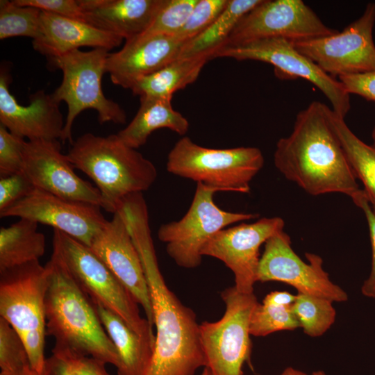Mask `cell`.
Wrapping results in <instances>:
<instances>
[{
	"label": "cell",
	"mask_w": 375,
	"mask_h": 375,
	"mask_svg": "<svg viewBox=\"0 0 375 375\" xmlns=\"http://www.w3.org/2000/svg\"><path fill=\"white\" fill-rule=\"evenodd\" d=\"M101 208L34 188L26 197L0 211V217H17L49 226L90 247L108 222Z\"/></svg>",
	"instance_id": "cell-16"
},
{
	"label": "cell",
	"mask_w": 375,
	"mask_h": 375,
	"mask_svg": "<svg viewBox=\"0 0 375 375\" xmlns=\"http://www.w3.org/2000/svg\"><path fill=\"white\" fill-rule=\"evenodd\" d=\"M26 142L0 124V177L23 172Z\"/></svg>",
	"instance_id": "cell-36"
},
{
	"label": "cell",
	"mask_w": 375,
	"mask_h": 375,
	"mask_svg": "<svg viewBox=\"0 0 375 375\" xmlns=\"http://www.w3.org/2000/svg\"><path fill=\"white\" fill-rule=\"evenodd\" d=\"M140 106L131 122L117 133L128 146L137 149L159 128H168L180 135L189 129L188 119L172 105V98L140 97Z\"/></svg>",
	"instance_id": "cell-24"
},
{
	"label": "cell",
	"mask_w": 375,
	"mask_h": 375,
	"mask_svg": "<svg viewBox=\"0 0 375 375\" xmlns=\"http://www.w3.org/2000/svg\"><path fill=\"white\" fill-rule=\"evenodd\" d=\"M16 5L31 6L49 13L83 22L78 1L75 0H12Z\"/></svg>",
	"instance_id": "cell-39"
},
{
	"label": "cell",
	"mask_w": 375,
	"mask_h": 375,
	"mask_svg": "<svg viewBox=\"0 0 375 375\" xmlns=\"http://www.w3.org/2000/svg\"><path fill=\"white\" fill-rule=\"evenodd\" d=\"M305 262L294 252L290 236L283 231L265 243L260 258L257 281H277L294 287L297 293L326 298L333 302L347 301V293L333 283L317 254L306 253Z\"/></svg>",
	"instance_id": "cell-14"
},
{
	"label": "cell",
	"mask_w": 375,
	"mask_h": 375,
	"mask_svg": "<svg viewBox=\"0 0 375 375\" xmlns=\"http://www.w3.org/2000/svg\"><path fill=\"white\" fill-rule=\"evenodd\" d=\"M356 206L360 208L366 217L372 246L371 270L367 278L361 286L362 294L368 298L375 299V213L373 212L363 190L352 199Z\"/></svg>",
	"instance_id": "cell-38"
},
{
	"label": "cell",
	"mask_w": 375,
	"mask_h": 375,
	"mask_svg": "<svg viewBox=\"0 0 375 375\" xmlns=\"http://www.w3.org/2000/svg\"><path fill=\"white\" fill-rule=\"evenodd\" d=\"M338 31L326 26L301 0H262L239 20L223 46L269 38L295 42L331 35Z\"/></svg>",
	"instance_id": "cell-12"
},
{
	"label": "cell",
	"mask_w": 375,
	"mask_h": 375,
	"mask_svg": "<svg viewBox=\"0 0 375 375\" xmlns=\"http://www.w3.org/2000/svg\"><path fill=\"white\" fill-rule=\"evenodd\" d=\"M128 227L149 288L156 330L147 375H194L206 365L196 314L165 283L158 265L149 219L136 217Z\"/></svg>",
	"instance_id": "cell-1"
},
{
	"label": "cell",
	"mask_w": 375,
	"mask_h": 375,
	"mask_svg": "<svg viewBox=\"0 0 375 375\" xmlns=\"http://www.w3.org/2000/svg\"><path fill=\"white\" fill-rule=\"evenodd\" d=\"M90 249L140 305L154 326L149 288L138 251L122 215L117 211L92 240Z\"/></svg>",
	"instance_id": "cell-18"
},
{
	"label": "cell",
	"mask_w": 375,
	"mask_h": 375,
	"mask_svg": "<svg viewBox=\"0 0 375 375\" xmlns=\"http://www.w3.org/2000/svg\"><path fill=\"white\" fill-rule=\"evenodd\" d=\"M262 0H228L224 10L204 31L186 42L178 58L212 53L226 42L239 20Z\"/></svg>",
	"instance_id": "cell-28"
},
{
	"label": "cell",
	"mask_w": 375,
	"mask_h": 375,
	"mask_svg": "<svg viewBox=\"0 0 375 375\" xmlns=\"http://www.w3.org/2000/svg\"><path fill=\"white\" fill-rule=\"evenodd\" d=\"M329 125L340 141L355 177L361 181L363 191L375 213V149L365 144L348 127L344 118L326 106Z\"/></svg>",
	"instance_id": "cell-27"
},
{
	"label": "cell",
	"mask_w": 375,
	"mask_h": 375,
	"mask_svg": "<svg viewBox=\"0 0 375 375\" xmlns=\"http://www.w3.org/2000/svg\"><path fill=\"white\" fill-rule=\"evenodd\" d=\"M296 295L286 291H274L267 294L262 301L278 306H291L294 302Z\"/></svg>",
	"instance_id": "cell-41"
},
{
	"label": "cell",
	"mask_w": 375,
	"mask_h": 375,
	"mask_svg": "<svg viewBox=\"0 0 375 375\" xmlns=\"http://www.w3.org/2000/svg\"><path fill=\"white\" fill-rule=\"evenodd\" d=\"M292 306H278L265 301L258 303L251 318V335L265 337L277 331H293L299 328V324Z\"/></svg>",
	"instance_id": "cell-31"
},
{
	"label": "cell",
	"mask_w": 375,
	"mask_h": 375,
	"mask_svg": "<svg viewBox=\"0 0 375 375\" xmlns=\"http://www.w3.org/2000/svg\"><path fill=\"white\" fill-rule=\"evenodd\" d=\"M24 372H21V373H12V372H6L1 371L0 375H24Z\"/></svg>",
	"instance_id": "cell-44"
},
{
	"label": "cell",
	"mask_w": 375,
	"mask_h": 375,
	"mask_svg": "<svg viewBox=\"0 0 375 375\" xmlns=\"http://www.w3.org/2000/svg\"><path fill=\"white\" fill-rule=\"evenodd\" d=\"M284 226L282 218L272 217L225 228L207 242L201 255L223 262L234 274L235 288L242 293H253L258 282L260 247Z\"/></svg>",
	"instance_id": "cell-15"
},
{
	"label": "cell",
	"mask_w": 375,
	"mask_h": 375,
	"mask_svg": "<svg viewBox=\"0 0 375 375\" xmlns=\"http://www.w3.org/2000/svg\"><path fill=\"white\" fill-rule=\"evenodd\" d=\"M106 365L90 356L52 349L43 375H110Z\"/></svg>",
	"instance_id": "cell-32"
},
{
	"label": "cell",
	"mask_w": 375,
	"mask_h": 375,
	"mask_svg": "<svg viewBox=\"0 0 375 375\" xmlns=\"http://www.w3.org/2000/svg\"><path fill=\"white\" fill-rule=\"evenodd\" d=\"M49 271L39 261L0 272V317L22 338L31 367L43 375Z\"/></svg>",
	"instance_id": "cell-5"
},
{
	"label": "cell",
	"mask_w": 375,
	"mask_h": 375,
	"mask_svg": "<svg viewBox=\"0 0 375 375\" xmlns=\"http://www.w3.org/2000/svg\"><path fill=\"white\" fill-rule=\"evenodd\" d=\"M91 301L117 350V375H147L154 344L135 332L118 315L99 302Z\"/></svg>",
	"instance_id": "cell-23"
},
{
	"label": "cell",
	"mask_w": 375,
	"mask_h": 375,
	"mask_svg": "<svg viewBox=\"0 0 375 375\" xmlns=\"http://www.w3.org/2000/svg\"><path fill=\"white\" fill-rule=\"evenodd\" d=\"M372 147L375 149V126L374 127L372 132Z\"/></svg>",
	"instance_id": "cell-45"
},
{
	"label": "cell",
	"mask_w": 375,
	"mask_h": 375,
	"mask_svg": "<svg viewBox=\"0 0 375 375\" xmlns=\"http://www.w3.org/2000/svg\"><path fill=\"white\" fill-rule=\"evenodd\" d=\"M330 299L297 293L292 306L299 327L307 335H323L334 324L336 311Z\"/></svg>",
	"instance_id": "cell-29"
},
{
	"label": "cell",
	"mask_w": 375,
	"mask_h": 375,
	"mask_svg": "<svg viewBox=\"0 0 375 375\" xmlns=\"http://www.w3.org/2000/svg\"><path fill=\"white\" fill-rule=\"evenodd\" d=\"M228 3V0H199L176 36L185 42L197 36L219 17Z\"/></svg>",
	"instance_id": "cell-35"
},
{
	"label": "cell",
	"mask_w": 375,
	"mask_h": 375,
	"mask_svg": "<svg viewBox=\"0 0 375 375\" xmlns=\"http://www.w3.org/2000/svg\"><path fill=\"white\" fill-rule=\"evenodd\" d=\"M34 188L24 172L0 177V211L26 197Z\"/></svg>",
	"instance_id": "cell-37"
},
{
	"label": "cell",
	"mask_w": 375,
	"mask_h": 375,
	"mask_svg": "<svg viewBox=\"0 0 375 375\" xmlns=\"http://www.w3.org/2000/svg\"><path fill=\"white\" fill-rule=\"evenodd\" d=\"M109 51L92 49L84 51L76 49L49 58L51 63L62 72L60 85L51 93L58 102L67 105L61 141L73 143L72 128L76 117L83 110L92 109L98 114L100 124H124L126 114L117 102L108 99L101 88Z\"/></svg>",
	"instance_id": "cell-8"
},
{
	"label": "cell",
	"mask_w": 375,
	"mask_h": 375,
	"mask_svg": "<svg viewBox=\"0 0 375 375\" xmlns=\"http://www.w3.org/2000/svg\"><path fill=\"white\" fill-rule=\"evenodd\" d=\"M264 162L262 153L257 147L208 148L183 136L169 151L166 167L175 176L218 192L248 194L251 181Z\"/></svg>",
	"instance_id": "cell-6"
},
{
	"label": "cell",
	"mask_w": 375,
	"mask_h": 375,
	"mask_svg": "<svg viewBox=\"0 0 375 375\" xmlns=\"http://www.w3.org/2000/svg\"><path fill=\"white\" fill-rule=\"evenodd\" d=\"M200 375H212V374L207 367H204L202 373Z\"/></svg>",
	"instance_id": "cell-46"
},
{
	"label": "cell",
	"mask_w": 375,
	"mask_h": 375,
	"mask_svg": "<svg viewBox=\"0 0 375 375\" xmlns=\"http://www.w3.org/2000/svg\"><path fill=\"white\" fill-rule=\"evenodd\" d=\"M311 375H326V373L322 370L314 371Z\"/></svg>",
	"instance_id": "cell-47"
},
{
	"label": "cell",
	"mask_w": 375,
	"mask_h": 375,
	"mask_svg": "<svg viewBox=\"0 0 375 375\" xmlns=\"http://www.w3.org/2000/svg\"><path fill=\"white\" fill-rule=\"evenodd\" d=\"M9 75L0 73V123L12 134L28 140L62 138L65 122L58 103L51 94L38 91L22 106L9 90Z\"/></svg>",
	"instance_id": "cell-19"
},
{
	"label": "cell",
	"mask_w": 375,
	"mask_h": 375,
	"mask_svg": "<svg viewBox=\"0 0 375 375\" xmlns=\"http://www.w3.org/2000/svg\"><path fill=\"white\" fill-rule=\"evenodd\" d=\"M280 375H308L306 372L294 368L292 367H288L285 368Z\"/></svg>",
	"instance_id": "cell-42"
},
{
	"label": "cell",
	"mask_w": 375,
	"mask_h": 375,
	"mask_svg": "<svg viewBox=\"0 0 375 375\" xmlns=\"http://www.w3.org/2000/svg\"><path fill=\"white\" fill-rule=\"evenodd\" d=\"M122 41V38L83 21L42 11L40 35L32 44L35 51L51 58L81 47L110 51Z\"/></svg>",
	"instance_id": "cell-22"
},
{
	"label": "cell",
	"mask_w": 375,
	"mask_h": 375,
	"mask_svg": "<svg viewBox=\"0 0 375 375\" xmlns=\"http://www.w3.org/2000/svg\"><path fill=\"white\" fill-rule=\"evenodd\" d=\"M198 1L165 0L151 25L142 34L176 35L185 25Z\"/></svg>",
	"instance_id": "cell-33"
},
{
	"label": "cell",
	"mask_w": 375,
	"mask_h": 375,
	"mask_svg": "<svg viewBox=\"0 0 375 375\" xmlns=\"http://www.w3.org/2000/svg\"><path fill=\"white\" fill-rule=\"evenodd\" d=\"M31 367L26 347L17 333L0 317V368L1 372L21 373Z\"/></svg>",
	"instance_id": "cell-34"
},
{
	"label": "cell",
	"mask_w": 375,
	"mask_h": 375,
	"mask_svg": "<svg viewBox=\"0 0 375 375\" xmlns=\"http://www.w3.org/2000/svg\"><path fill=\"white\" fill-rule=\"evenodd\" d=\"M338 80L348 94L359 95L375 101V70L358 74L342 76Z\"/></svg>",
	"instance_id": "cell-40"
},
{
	"label": "cell",
	"mask_w": 375,
	"mask_h": 375,
	"mask_svg": "<svg viewBox=\"0 0 375 375\" xmlns=\"http://www.w3.org/2000/svg\"><path fill=\"white\" fill-rule=\"evenodd\" d=\"M220 296L225 304L222 318L199 324L205 367L212 375H244V365L251 367L249 327L258 301L254 292L242 293L234 285L225 288Z\"/></svg>",
	"instance_id": "cell-9"
},
{
	"label": "cell",
	"mask_w": 375,
	"mask_h": 375,
	"mask_svg": "<svg viewBox=\"0 0 375 375\" xmlns=\"http://www.w3.org/2000/svg\"><path fill=\"white\" fill-rule=\"evenodd\" d=\"M42 10L31 6L16 5L12 1H0V39L28 37L33 40L40 35Z\"/></svg>",
	"instance_id": "cell-30"
},
{
	"label": "cell",
	"mask_w": 375,
	"mask_h": 375,
	"mask_svg": "<svg viewBox=\"0 0 375 375\" xmlns=\"http://www.w3.org/2000/svg\"><path fill=\"white\" fill-rule=\"evenodd\" d=\"M217 192L197 183L193 199L185 215L158 228V238L165 243L168 256L178 266L186 269L199 267L203 257L202 249L215 234L236 223L259 217L258 213L222 209L213 199Z\"/></svg>",
	"instance_id": "cell-10"
},
{
	"label": "cell",
	"mask_w": 375,
	"mask_h": 375,
	"mask_svg": "<svg viewBox=\"0 0 375 375\" xmlns=\"http://www.w3.org/2000/svg\"><path fill=\"white\" fill-rule=\"evenodd\" d=\"M326 108L315 101L297 114L292 133L276 143L274 165L310 195L340 193L352 199L361 189L329 125Z\"/></svg>",
	"instance_id": "cell-2"
},
{
	"label": "cell",
	"mask_w": 375,
	"mask_h": 375,
	"mask_svg": "<svg viewBox=\"0 0 375 375\" xmlns=\"http://www.w3.org/2000/svg\"><path fill=\"white\" fill-rule=\"evenodd\" d=\"M67 156L75 169L93 181L102 208L112 214L125 197L149 190L157 178L155 165L117 134L85 133L73 142Z\"/></svg>",
	"instance_id": "cell-4"
},
{
	"label": "cell",
	"mask_w": 375,
	"mask_h": 375,
	"mask_svg": "<svg viewBox=\"0 0 375 375\" xmlns=\"http://www.w3.org/2000/svg\"><path fill=\"white\" fill-rule=\"evenodd\" d=\"M24 375H40V374L37 373L35 371H34L33 369H32L31 367H30L25 370Z\"/></svg>",
	"instance_id": "cell-43"
},
{
	"label": "cell",
	"mask_w": 375,
	"mask_h": 375,
	"mask_svg": "<svg viewBox=\"0 0 375 375\" xmlns=\"http://www.w3.org/2000/svg\"><path fill=\"white\" fill-rule=\"evenodd\" d=\"M45 266L49 271L46 333L55 339L53 349L90 356L117 367V350L90 298L54 254Z\"/></svg>",
	"instance_id": "cell-3"
},
{
	"label": "cell",
	"mask_w": 375,
	"mask_h": 375,
	"mask_svg": "<svg viewBox=\"0 0 375 375\" xmlns=\"http://www.w3.org/2000/svg\"><path fill=\"white\" fill-rule=\"evenodd\" d=\"M52 246V253L90 299L118 315L155 345L153 326L141 317L138 302L89 247L58 230H53Z\"/></svg>",
	"instance_id": "cell-7"
},
{
	"label": "cell",
	"mask_w": 375,
	"mask_h": 375,
	"mask_svg": "<svg viewBox=\"0 0 375 375\" xmlns=\"http://www.w3.org/2000/svg\"><path fill=\"white\" fill-rule=\"evenodd\" d=\"M78 1L84 22L128 40L147 30L165 0Z\"/></svg>",
	"instance_id": "cell-21"
},
{
	"label": "cell",
	"mask_w": 375,
	"mask_h": 375,
	"mask_svg": "<svg viewBox=\"0 0 375 375\" xmlns=\"http://www.w3.org/2000/svg\"><path fill=\"white\" fill-rule=\"evenodd\" d=\"M374 24L375 3H369L362 15L342 31L292 44L334 78L369 72L375 70Z\"/></svg>",
	"instance_id": "cell-13"
},
{
	"label": "cell",
	"mask_w": 375,
	"mask_h": 375,
	"mask_svg": "<svg viewBox=\"0 0 375 375\" xmlns=\"http://www.w3.org/2000/svg\"><path fill=\"white\" fill-rule=\"evenodd\" d=\"M45 251V237L38 231V223L19 218L0 228V272L39 261Z\"/></svg>",
	"instance_id": "cell-26"
},
{
	"label": "cell",
	"mask_w": 375,
	"mask_h": 375,
	"mask_svg": "<svg viewBox=\"0 0 375 375\" xmlns=\"http://www.w3.org/2000/svg\"><path fill=\"white\" fill-rule=\"evenodd\" d=\"M185 43L176 35H140L126 40L118 51L109 53L106 72L112 83L131 89L140 78L177 59Z\"/></svg>",
	"instance_id": "cell-20"
},
{
	"label": "cell",
	"mask_w": 375,
	"mask_h": 375,
	"mask_svg": "<svg viewBox=\"0 0 375 375\" xmlns=\"http://www.w3.org/2000/svg\"><path fill=\"white\" fill-rule=\"evenodd\" d=\"M74 169L67 154L61 152L58 140L26 142L23 172L35 188L102 208L99 190L78 176Z\"/></svg>",
	"instance_id": "cell-17"
},
{
	"label": "cell",
	"mask_w": 375,
	"mask_h": 375,
	"mask_svg": "<svg viewBox=\"0 0 375 375\" xmlns=\"http://www.w3.org/2000/svg\"><path fill=\"white\" fill-rule=\"evenodd\" d=\"M216 58L270 64L280 78H301L313 84L328 99L332 110L342 118L351 109L350 94L340 81L325 73L285 39L269 38L240 45H225L212 53L211 59Z\"/></svg>",
	"instance_id": "cell-11"
},
{
	"label": "cell",
	"mask_w": 375,
	"mask_h": 375,
	"mask_svg": "<svg viewBox=\"0 0 375 375\" xmlns=\"http://www.w3.org/2000/svg\"><path fill=\"white\" fill-rule=\"evenodd\" d=\"M210 56L177 58L158 71L138 79L131 88L140 97L172 98L174 93L194 83Z\"/></svg>",
	"instance_id": "cell-25"
}]
</instances>
